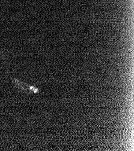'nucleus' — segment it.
I'll return each mask as SVG.
<instances>
[{"label":"nucleus","instance_id":"1","mask_svg":"<svg viewBox=\"0 0 134 151\" xmlns=\"http://www.w3.org/2000/svg\"><path fill=\"white\" fill-rule=\"evenodd\" d=\"M13 84L19 90L27 93H37L39 90L34 87L29 86L27 84H25L21 81H19L17 80H14Z\"/></svg>","mask_w":134,"mask_h":151}]
</instances>
